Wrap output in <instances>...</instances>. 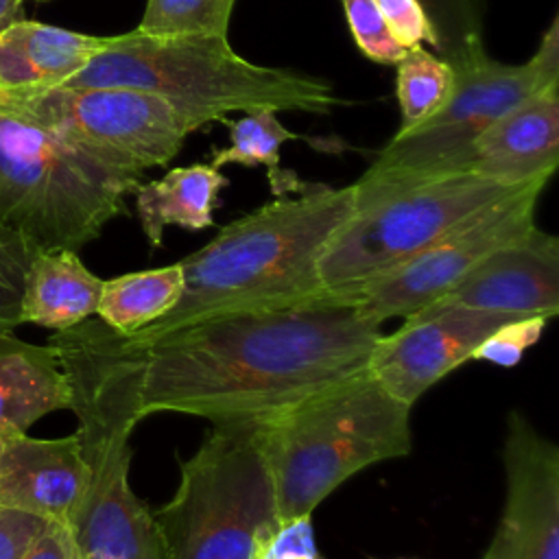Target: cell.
<instances>
[{
    "mask_svg": "<svg viewBox=\"0 0 559 559\" xmlns=\"http://www.w3.org/2000/svg\"><path fill=\"white\" fill-rule=\"evenodd\" d=\"M343 13L349 26V33L358 46V50L376 61L395 66L406 48H402L389 33L378 7L373 0H341Z\"/></svg>",
    "mask_w": 559,
    "mask_h": 559,
    "instance_id": "obj_27",
    "label": "cell"
},
{
    "mask_svg": "<svg viewBox=\"0 0 559 559\" xmlns=\"http://www.w3.org/2000/svg\"><path fill=\"white\" fill-rule=\"evenodd\" d=\"M87 487L76 435L37 439L26 432L0 437V507L72 526Z\"/></svg>",
    "mask_w": 559,
    "mask_h": 559,
    "instance_id": "obj_15",
    "label": "cell"
},
{
    "mask_svg": "<svg viewBox=\"0 0 559 559\" xmlns=\"http://www.w3.org/2000/svg\"><path fill=\"white\" fill-rule=\"evenodd\" d=\"M511 319L518 317L467 308L419 310L376 341L367 371L389 395L413 406L432 384L469 360L489 332Z\"/></svg>",
    "mask_w": 559,
    "mask_h": 559,
    "instance_id": "obj_13",
    "label": "cell"
},
{
    "mask_svg": "<svg viewBox=\"0 0 559 559\" xmlns=\"http://www.w3.org/2000/svg\"><path fill=\"white\" fill-rule=\"evenodd\" d=\"M22 559H79L70 526L48 522Z\"/></svg>",
    "mask_w": 559,
    "mask_h": 559,
    "instance_id": "obj_32",
    "label": "cell"
},
{
    "mask_svg": "<svg viewBox=\"0 0 559 559\" xmlns=\"http://www.w3.org/2000/svg\"><path fill=\"white\" fill-rule=\"evenodd\" d=\"M48 520L0 507V559H22Z\"/></svg>",
    "mask_w": 559,
    "mask_h": 559,
    "instance_id": "obj_31",
    "label": "cell"
},
{
    "mask_svg": "<svg viewBox=\"0 0 559 559\" xmlns=\"http://www.w3.org/2000/svg\"><path fill=\"white\" fill-rule=\"evenodd\" d=\"M221 122L229 129L231 144L212 155L210 164L214 168L221 170L227 164L266 166L269 183L277 197L301 190L297 177L290 170H282L280 166V148L286 142L297 140V135L280 122L277 111L258 109L242 114L238 120L223 118Z\"/></svg>",
    "mask_w": 559,
    "mask_h": 559,
    "instance_id": "obj_22",
    "label": "cell"
},
{
    "mask_svg": "<svg viewBox=\"0 0 559 559\" xmlns=\"http://www.w3.org/2000/svg\"><path fill=\"white\" fill-rule=\"evenodd\" d=\"M59 87H131L162 96L192 129L221 122L231 111L330 114L341 98L321 76L251 63L227 37L146 35L138 28L111 35L74 76Z\"/></svg>",
    "mask_w": 559,
    "mask_h": 559,
    "instance_id": "obj_4",
    "label": "cell"
},
{
    "mask_svg": "<svg viewBox=\"0 0 559 559\" xmlns=\"http://www.w3.org/2000/svg\"><path fill=\"white\" fill-rule=\"evenodd\" d=\"M100 293L103 280L81 262L76 251H35L24 277L22 323L55 332L74 328L96 314Z\"/></svg>",
    "mask_w": 559,
    "mask_h": 559,
    "instance_id": "obj_19",
    "label": "cell"
},
{
    "mask_svg": "<svg viewBox=\"0 0 559 559\" xmlns=\"http://www.w3.org/2000/svg\"><path fill=\"white\" fill-rule=\"evenodd\" d=\"M251 559H323L317 548L310 513L271 522L258 535Z\"/></svg>",
    "mask_w": 559,
    "mask_h": 559,
    "instance_id": "obj_29",
    "label": "cell"
},
{
    "mask_svg": "<svg viewBox=\"0 0 559 559\" xmlns=\"http://www.w3.org/2000/svg\"><path fill=\"white\" fill-rule=\"evenodd\" d=\"M183 293L181 264L133 271L103 282L98 319L120 334H135L168 314Z\"/></svg>",
    "mask_w": 559,
    "mask_h": 559,
    "instance_id": "obj_21",
    "label": "cell"
},
{
    "mask_svg": "<svg viewBox=\"0 0 559 559\" xmlns=\"http://www.w3.org/2000/svg\"><path fill=\"white\" fill-rule=\"evenodd\" d=\"M559 164V81L533 92L474 142L469 173L524 186L550 179Z\"/></svg>",
    "mask_w": 559,
    "mask_h": 559,
    "instance_id": "obj_16",
    "label": "cell"
},
{
    "mask_svg": "<svg viewBox=\"0 0 559 559\" xmlns=\"http://www.w3.org/2000/svg\"><path fill=\"white\" fill-rule=\"evenodd\" d=\"M546 183L548 179L531 181L480 207L352 297L380 323L419 312L452 290L483 258L524 238L535 227V212Z\"/></svg>",
    "mask_w": 559,
    "mask_h": 559,
    "instance_id": "obj_11",
    "label": "cell"
},
{
    "mask_svg": "<svg viewBox=\"0 0 559 559\" xmlns=\"http://www.w3.org/2000/svg\"><path fill=\"white\" fill-rule=\"evenodd\" d=\"M502 463L504 507L480 559H559V448L511 411Z\"/></svg>",
    "mask_w": 559,
    "mask_h": 559,
    "instance_id": "obj_12",
    "label": "cell"
},
{
    "mask_svg": "<svg viewBox=\"0 0 559 559\" xmlns=\"http://www.w3.org/2000/svg\"><path fill=\"white\" fill-rule=\"evenodd\" d=\"M0 111L59 133L107 164L138 175L168 164L194 131L162 96L131 87L0 92Z\"/></svg>",
    "mask_w": 559,
    "mask_h": 559,
    "instance_id": "obj_10",
    "label": "cell"
},
{
    "mask_svg": "<svg viewBox=\"0 0 559 559\" xmlns=\"http://www.w3.org/2000/svg\"><path fill=\"white\" fill-rule=\"evenodd\" d=\"M395 68V96L402 114V122L395 133H406L437 116L448 105L456 74L448 59L426 50L421 44L408 48Z\"/></svg>",
    "mask_w": 559,
    "mask_h": 559,
    "instance_id": "obj_23",
    "label": "cell"
},
{
    "mask_svg": "<svg viewBox=\"0 0 559 559\" xmlns=\"http://www.w3.org/2000/svg\"><path fill=\"white\" fill-rule=\"evenodd\" d=\"M111 35H85L20 17L0 31V92L33 94L74 76Z\"/></svg>",
    "mask_w": 559,
    "mask_h": 559,
    "instance_id": "obj_17",
    "label": "cell"
},
{
    "mask_svg": "<svg viewBox=\"0 0 559 559\" xmlns=\"http://www.w3.org/2000/svg\"><path fill=\"white\" fill-rule=\"evenodd\" d=\"M61 408H70V391L55 349L0 334V437Z\"/></svg>",
    "mask_w": 559,
    "mask_h": 559,
    "instance_id": "obj_18",
    "label": "cell"
},
{
    "mask_svg": "<svg viewBox=\"0 0 559 559\" xmlns=\"http://www.w3.org/2000/svg\"><path fill=\"white\" fill-rule=\"evenodd\" d=\"M227 183L229 179L212 164L177 166L162 179L138 183L135 210L148 245L159 247L168 225L192 231L212 227L218 194Z\"/></svg>",
    "mask_w": 559,
    "mask_h": 559,
    "instance_id": "obj_20",
    "label": "cell"
},
{
    "mask_svg": "<svg viewBox=\"0 0 559 559\" xmlns=\"http://www.w3.org/2000/svg\"><path fill=\"white\" fill-rule=\"evenodd\" d=\"M138 173L0 111V225L35 251H79L127 212Z\"/></svg>",
    "mask_w": 559,
    "mask_h": 559,
    "instance_id": "obj_6",
    "label": "cell"
},
{
    "mask_svg": "<svg viewBox=\"0 0 559 559\" xmlns=\"http://www.w3.org/2000/svg\"><path fill=\"white\" fill-rule=\"evenodd\" d=\"M439 39V52L443 59H452L461 52L465 41L474 35H483L485 0H419Z\"/></svg>",
    "mask_w": 559,
    "mask_h": 559,
    "instance_id": "obj_26",
    "label": "cell"
},
{
    "mask_svg": "<svg viewBox=\"0 0 559 559\" xmlns=\"http://www.w3.org/2000/svg\"><path fill=\"white\" fill-rule=\"evenodd\" d=\"M68 380L87 487L70 526L79 559H162L153 511L129 485L140 411L135 349L127 334L81 321L48 343Z\"/></svg>",
    "mask_w": 559,
    "mask_h": 559,
    "instance_id": "obj_2",
    "label": "cell"
},
{
    "mask_svg": "<svg viewBox=\"0 0 559 559\" xmlns=\"http://www.w3.org/2000/svg\"><path fill=\"white\" fill-rule=\"evenodd\" d=\"M24 0H0V31L22 17Z\"/></svg>",
    "mask_w": 559,
    "mask_h": 559,
    "instance_id": "obj_33",
    "label": "cell"
},
{
    "mask_svg": "<svg viewBox=\"0 0 559 559\" xmlns=\"http://www.w3.org/2000/svg\"><path fill=\"white\" fill-rule=\"evenodd\" d=\"M518 188L522 186H507L476 173H454L354 210L319 260L323 290L354 295Z\"/></svg>",
    "mask_w": 559,
    "mask_h": 559,
    "instance_id": "obj_9",
    "label": "cell"
},
{
    "mask_svg": "<svg viewBox=\"0 0 559 559\" xmlns=\"http://www.w3.org/2000/svg\"><path fill=\"white\" fill-rule=\"evenodd\" d=\"M382 323L352 295L201 317L127 334L138 358L140 411L210 424L266 419L367 369Z\"/></svg>",
    "mask_w": 559,
    "mask_h": 559,
    "instance_id": "obj_1",
    "label": "cell"
},
{
    "mask_svg": "<svg viewBox=\"0 0 559 559\" xmlns=\"http://www.w3.org/2000/svg\"><path fill=\"white\" fill-rule=\"evenodd\" d=\"M467 308L515 317H557L559 240L537 225L483 258L452 290L421 310Z\"/></svg>",
    "mask_w": 559,
    "mask_h": 559,
    "instance_id": "obj_14",
    "label": "cell"
},
{
    "mask_svg": "<svg viewBox=\"0 0 559 559\" xmlns=\"http://www.w3.org/2000/svg\"><path fill=\"white\" fill-rule=\"evenodd\" d=\"M391 37L402 48L413 46H432L439 50L437 33L428 20V13L419 4V0H373Z\"/></svg>",
    "mask_w": 559,
    "mask_h": 559,
    "instance_id": "obj_30",
    "label": "cell"
},
{
    "mask_svg": "<svg viewBox=\"0 0 559 559\" xmlns=\"http://www.w3.org/2000/svg\"><path fill=\"white\" fill-rule=\"evenodd\" d=\"M456 83L448 105L413 131L395 133L354 181V210L428 179L469 173L476 138L507 109L559 81V17L542 33L524 63L493 59L474 35L450 59Z\"/></svg>",
    "mask_w": 559,
    "mask_h": 559,
    "instance_id": "obj_7",
    "label": "cell"
},
{
    "mask_svg": "<svg viewBox=\"0 0 559 559\" xmlns=\"http://www.w3.org/2000/svg\"><path fill=\"white\" fill-rule=\"evenodd\" d=\"M550 317L533 314V317H518L485 336V341L472 352L469 360H485L500 367H513L520 362L522 354L535 345L546 330Z\"/></svg>",
    "mask_w": 559,
    "mask_h": 559,
    "instance_id": "obj_28",
    "label": "cell"
},
{
    "mask_svg": "<svg viewBox=\"0 0 559 559\" xmlns=\"http://www.w3.org/2000/svg\"><path fill=\"white\" fill-rule=\"evenodd\" d=\"M33 253L17 231L0 225V334H13L22 323V290Z\"/></svg>",
    "mask_w": 559,
    "mask_h": 559,
    "instance_id": "obj_25",
    "label": "cell"
},
{
    "mask_svg": "<svg viewBox=\"0 0 559 559\" xmlns=\"http://www.w3.org/2000/svg\"><path fill=\"white\" fill-rule=\"evenodd\" d=\"M280 520L312 513L356 472L411 452V406L362 369L260 419Z\"/></svg>",
    "mask_w": 559,
    "mask_h": 559,
    "instance_id": "obj_5",
    "label": "cell"
},
{
    "mask_svg": "<svg viewBox=\"0 0 559 559\" xmlns=\"http://www.w3.org/2000/svg\"><path fill=\"white\" fill-rule=\"evenodd\" d=\"M354 214V186H306L231 221L205 247L179 260L183 293L175 308L138 332L201 317L295 304L323 293L319 260Z\"/></svg>",
    "mask_w": 559,
    "mask_h": 559,
    "instance_id": "obj_3",
    "label": "cell"
},
{
    "mask_svg": "<svg viewBox=\"0 0 559 559\" xmlns=\"http://www.w3.org/2000/svg\"><path fill=\"white\" fill-rule=\"evenodd\" d=\"M153 520L162 559H251L258 535L277 520L260 419L212 424Z\"/></svg>",
    "mask_w": 559,
    "mask_h": 559,
    "instance_id": "obj_8",
    "label": "cell"
},
{
    "mask_svg": "<svg viewBox=\"0 0 559 559\" xmlns=\"http://www.w3.org/2000/svg\"><path fill=\"white\" fill-rule=\"evenodd\" d=\"M236 0H146L140 33L227 37Z\"/></svg>",
    "mask_w": 559,
    "mask_h": 559,
    "instance_id": "obj_24",
    "label": "cell"
}]
</instances>
